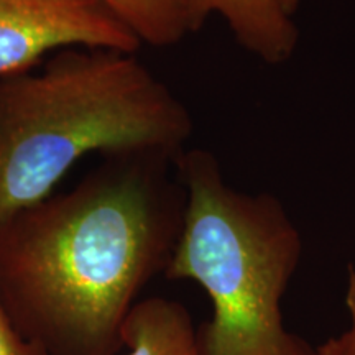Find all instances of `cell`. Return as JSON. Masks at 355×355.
I'll list each match as a JSON object with an SVG mask.
<instances>
[{"mask_svg":"<svg viewBox=\"0 0 355 355\" xmlns=\"http://www.w3.org/2000/svg\"><path fill=\"white\" fill-rule=\"evenodd\" d=\"M176 163L186 199L165 273L193 279L211 300L212 316L196 329V355H314L283 322L303 239L282 202L234 189L202 150L183 152Z\"/></svg>","mask_w":355,"mask_h":355,"instance_id":"obj_3","label":"cell"},{"mask_svg":"<svg viewBox=\"0 0 355 355\" xmlns=\"http://www.w3.org/2000/svg\"><path fill=\"white\" fill-rule=\"evenodd\" d=\"M0 355H46L40 345L26 340L0 306Z\"/></svg>","mask_w":355,"mask_h":355,"instance_id":"obj_9","label":"cell"},{"mask_svg":"<svg viewBox=\"0 0 355 355\" xmlns=\"http://www.w3.org/2000/svg\"><path fill=\"white\" fill-rule=\"evenodd\" d=\"M155 157H114L76 188L0 225V306L46 355H114L183 224Z\"/></svg>","mask_w":355,"mask_h":355,"instance_id":"obj_1","label":"cell"},{"mask_svg":"<svg viewBox=\"0 0 355 355\" xmlns=\"http://www.w3.org/2000/svg\"><path fill=\"white\" fill-rule=\"evenodd\" d=\"M122 343L125 355H196V327L183 304L148 298L127 314Z\"/></svg>","mask_w":355,"mask_h":355,"instance_id":"obj_6","label":"cell"},{"mask_svg":"<svg viewBox=\"0 0 355 355\" xmlns=\"http://www.w3.org/2000/svg\"><path fill=\"white\" fill-rule=\"evenodd\" d=\"M301 2H303V0H279V6H282V8L288 13V15L293 17L295 12L298 10Z\"/></svg>","mask_w":355,"mask_h":355,"instance_id":"obj_10","label":"cell"},{"mask_svg":"<svg viewBox=\"0 0 355 355\" xmlns=\"http://www.w3.org/2000/svg\"><path fill=\"white\" fill-rule=\"evenodd\" d=\"M141 44L104 0H0V79L30 71L55 50L137 53Z\"/></svg>","mask_w":355,"mask_h":355,"instance_id":"obj_4","label":"cell"},{"mask_svg":"<svg viewBox=\"0 0 355 355\" xmlns=\"http://www.w3.org/2000/svg\"><path fill=\"white\" fill-rule=\"evenodd\" d=\"M189 112L135 53L64 48L0 79V225L51 196L83 157L178 158Z\"/></svg>","mask_w":355,"mask_h":355,"instance_id":"obj_2","label":"cell"},{"mask_svg":"<svg viewBox=\"0 0 355 355\" xmlns=\"http://www.w3.org/2000/svg\"><path fill=\"white\" fill-rule=\"evenodd\" d=\"M141 43L170 46L191 33L181 0H104Z\"/></svg>","mask_w":355,"mask_h":355,"instance_id":"obj_7","label":"cell"},{"mask_svg":"<svg viewBox=\"0 0 355 355\" xmlns=\"http://www.w3.org/2000/svg\"><path fill=\"white\" fill-rule=\"evenodd\" d=\"M345 309L349 314L347 327L334 337L314 347V355H355V266H349L345 286Z\"/></svg>","mask_w":355,"mask_h":355,"instance_id":"obj_8","label":"cell"},{"mask_svg":"<svg viewBox=\"0 0 355 355\" xmlns=\"http://www.w3.org/2000/svg\"><path fill=\"white\" fill-rule=\"evenodd\" d=\"M191 32L209 15H220L242 48L268 64L290 60L298 44V28L279 0H181Z\"/></svg>","mask_w":355,"mask_h":355,"instance_id":"obj_5","label":"cell"}]
</instances>
